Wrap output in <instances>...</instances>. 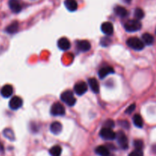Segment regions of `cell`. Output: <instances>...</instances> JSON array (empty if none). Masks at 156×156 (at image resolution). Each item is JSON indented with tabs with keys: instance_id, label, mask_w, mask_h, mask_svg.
Returning <instances> with one entry per match:
<instances>
[{
	"instance_id": "obj_1",
	"label": "cell",
	"mask_w": 156,
	"mask_h": 156,
	"mask_svg": "<svg viewBox=\"0 0 156 156\" xmlns=\"http://www.w3.org/2000/svg\"><path fill=\"white\" fill-rule=\"evenodd\" d=\"M61 100L64 102V103L66 104L68 106H73V105L76 104V99L74 97V94H73V91H65L64 92H62L61 94Z\"/></svg>"
},
{
	"instance_id": "obj_2",
	"label": "cell",
	"mask_w": 156,
	"mask_h": 156,
	"mask_svg": "<svg viewBox=\"0 0 156 156\" xmlns=\"http://www.w3.org/2000/svg\"><path fill=\"white\" fill-rule=\"evenodd\" d=\"M126 44L135 50H142L144 48V43L137 37H130L126 41Z\"/></svg>"
},
{
	"instance_id": "obj_3",
	"label": "cell",
	"mask_w": 156,
	"mask_h": 156,
	"mask_svg": "<svg viewBox=\"0 0 156 156\" xmlns=\"http://www.w3.org/2000/svg\"><path fill=\"white\" fill-rule=\"evenodd\" d=\"M125 29L128 32H135L140 30L142 27V24L138 20H129L126 21L124 25Z\"/></svg>"
},
{
	"instance_id": "obj_4",
	"label": "cell",
	"mask_w": 156,
	"mask_h": 156,
	"mask_svg": "<svg viewBox=\"0 0 156 156\" xmlns=\"http://www.w3.org/2000/svg\"><path fill=\"white\" fill-rule=\"evenodd\" d=\"M50 114L53 116H62L66 114V110L61 103L56 102L53 104L50 109Z\"/></svg>"
},
{
	"instance_id": "obj_5",
	"label": "cell",
	"mask_w": 156,
	"mask_h": 156,
	"mask_svg": "<svg viewBox=\"0 0 156 156\" xmlns=\"http://www.w3.org/2000/svg\"><path fill=\"white\" fill-rule=\"evenodd\" d=\"M100 136L105 140H114L116 138V133L111 128H102L100 131Z\"/></svg>"
},
{
	"instance_id": "obj_6",
	"label": "cell",
	"mask_w": 156,
	"mask_h": 156,
	"mask_svg": "<svg viewBox=\"0 0 156 156\" xmlns=\"http://www.w3.org/2000/svg\"><path fill=\"white\" fill-rule=\"evenodd\" d=\"M115 139H117V143H118V145L120 146V147L121 148V149H128V140L124 133L121 132V131L118 132L116 134Z\"/></svg>"
},
{
	"instance_id": "obj_7",
	"label": "cell",
	"mask_w": 156,
	"mask_h": 156,
	"mask_svg": "<svg viewBox=\"0 0 156 156\" xmlns=\"http://www.w3.org/2000/svg\"><path fill=\"white\" fill-rule=\"evenodd\" d=\"M74 91L78 95H83L88 91V85L84 82H79L75 85Z\"/></svg>"
},
{
	"instance_id": "obj_8",
	"label": "cell",
	"mask_w": 156,
	"mask_h": 156,
	"mask_svg": "<svg viewBox=\"0 0 156 156\" xmlns=\"http://www.w3.org/2000/svg\"><path fill=\"white\" fill-rule=\"evenodd\" d=\"M22 99L18 96H15L9 101V107L12 110H18L22 106Z\"/></svg>"
},
{
	"instance_id": "obj_9",
	"label": "cell",
	"mask_w": 156,
	"mask_h": 156,
	"mask_svg": "<svg viewBox=\"0 0 156 156\" xmlns=\"http://www.w3.org/2000/svg\"><path fill=\"white\" fill-rule=\"evenodd\" d=\"M101 31L103 32L106 35H111L113 33H114V26L111 24V22H104L103 24H101Z\"/></svg>"
},
{
	"instance_id": "obj_10",
	"label": "cell",
	"mask_w": 156,
	"mask_h": 156,
	"mask_svg": "<svg viewBox=\"0 0 156 156\" xmlns=\"http://www.w3.org/2000/svg\"><path fill=\"white\" fill-rule=\"evenodd\" d=\"M57 45L60 50H67L70 48L71 44H70L69 41L66 37H62L58 41Z\"/></svg>"
},
{
	"instance_id": "obj_11",
	"label": "cell",
	"mask_w": 156,
	"mask_h": 156,
	"mask_svg": "<svg viewBox=\"0 0 156 156\" xmlns=\"http://www.w3.org/2000/svg\"><path fill=\"white\" fill-rule=\"evenodd\" d=\"M77 48L82 52H87L91 49V44L88 41H77Z\"/></svg>"
},
{
	"instance_id": "obj_12",
	"label": "cell",
	"mask_w": 156,
	"mask_h": 156,
	"mask_svg": "<svg viewBox=\"0 0 156 156\" xmlns=\"http://www.w3.org/2000/svg\"><path fill=\"white\" fill-rule=\"evenodd\" d=\"M114 73V70L112 67L111 66H106L103 67V68L101 69L98 72V76L100 77V79H105L106 76H108V75L112 74Z\"/></svg>"
},
{
	"instance_id": "obj_13",
	"label": "cell",
	"mask_w": 156,
	"mask_h": 156,
	"mask_svg": "<svg viewBox=\"0 0 156 156\" xmlns=\"http://www.w3.org/2000/svg\"><path fill=\"white\" fill-rule=\"evenodd\" d=\"M13 93V88L11 85H5L1 89V94L2 97L8 98L11 97Z\"/></svg>"
},
{
	"instance_id": "obj_14",
	"label": "cell",
	"mask_w": 156,
	"mask_h": 156,
	"mask_svg": "<svg viewBox=\"0 0 156 156\" xmlns=\"http://www.w3.org/2000/svg\"><path fill=\"white\" fill-rule=\"evenodd\" d=\"M9 5L11 10L15 13H18L21 10V5L18 0H9Z\"/></svg>"
},
{
	"instance_id": "obj_15",
	"label": "cell",
	"mask_w": 156,
	"mask_h": 156,
	"mask_svg": "<svg viewBox=\"0 0 156 156\" xmlns=\"http://www.w3.org/2000/svg\"><path fill=\"white\" fill-rule=\"evenodd\" d=\"M88 85H89L90 88L92 90L94 93H98L100 91V87H99V83L98 80L94 78H91V79H88Z\"/></svg>"
},
{
	"instance_id": "obj_16",
	"label": "cell",
	"mask_w": 156,
	"mask_h": 156,
	"mask_svg": "<svg viewBox=\"0 0 156 156\" xmlns=\"http://www.w3.org/2000/svg\"><path fill=\"white\" fill-rule=\"evenodd\" d=\"M62 126L59 122H53L51 125H50V131L52 133L57 135V134L60 133L62 131Z\"/></svg>"
},
{
	"instance_id": "obj_17",
	"label": "cell",
	"mask_w": 156,
	"mask_h": 156,
	"mask_svg": "<svg viewBox=\"0 0 156 156\" xmlns=\"http://www.w3.org/2000/svg\"><path fill=\"white\" fill-rule=\"evenodd\" d=\"M65 6L70 12H75L78 9V3L76 0H65Z\"/></svg>"
},
{
	"instance_id": "obj_18",
	"label": "cell",
	"mask_w": 156,
	"mask_h": 156,
	"mask_svg": "<svg viewBox=\"0 0 156 156\" xmlns=\"http://www.w3.org/2000/svg\"><path fill=\"white\" fill-rule=\"evenodd\" d=\"M95 152L100 156H108L110 155L109 149L105 146H99L96 148Z\"/></svg>"
},
{
	"instance_id": "obj_19",
	"label": "cell",
	"mask_w": 156,
	"mask_h": 156,
	"mask_svg": "<svg viewBox=\"0 0 156 156\" xmlns=\"http://www.w3.org/2000/svg\"><path fill=\"white\" fill-rule=\"evenodd\" d=\"M143 42L146 45H152L154 42V37L152 34L149 33H145L143 34Z\"/></svg>"
},
{
	"instance_id": "obj_20",
	"label": "cell",
	"mask_w": 156,
	"mask_h": 156,
	"mask_svg": "<svg viewBox=\"0 0 156 156\" xmlns=\"http://www.w3.org/2000/svg\"><path fill=\"white\" fill-rule=\"evenodd\" d=\"M114 12L117 14V15H118L120 18H124L127 15L128 12L125 8L122 7V6H117V7L114 9Z\"/></svg>"
},
{
	"instance_id": "obj_21",
	"label": "cell",
	"mask_w": 156,
	"mask_h": 156,
	"mask_svg": "<svg viewBox=\"0 0 156 156\" xmlns=\"http://www.w3.org/2000/svg\"><path fill=\"white\" fill-rule=\"evenodd\" d=\"M18 24L17 21H14L10 25L6 27V31L9 34H15L18 31Z\"/></svg>"
},
{
	"instance_id": "obj_22",
	"label": "cell",
	"mask_w": 156,
	"mask_h": 156,
	"mask_svg": "<svg viewBox=\"0 0 156 156\" xmlns=\"http://www.w3.org/2000/svg\"><path fill=\"white\" fill-rule=\"evenodd\" d=\"M133 123L136 126L139 128H142L143 126V120L140 114H136L133 117Z\"/></svg>"
},
{
	"instance_id": "obj_23",
	"label": "cell",
	"mask_w": 156,
	"mask_h": 156,
	"mask_svg": "<svg viewBox=\"0 0 156 156\" xmlns=\"http://www.w3.org/2000/svg\"><path fill=\"white\" fill-rule=\"evenodd\" d=\"M62 153V148L59 146H54L50 149V154L51 156H60Z\"/></svg>"
},
{
	"instance_id": "obj_24",
	"label": "cell",
	"mask_w": 156,
	"mask_h": 156,
	"mask_svg": "<svg viewBox=\"0 0 156 156\" xmlns=\"http://www.w3.org/2000/svg\"><path fill=\"white\" fill-rule=\"evenodd\" d=\"M3 133L4 136L6 138L9 139V140H15V135H14V133L12 129H5L3 131Z\"/></svg>"
},
{
	"instance_id": "obj_25",
	"label": "cell",
	"mask_w": 156,
	"mask_h": 156,
	"mask_svg": "<svg viewBox=\"0 0 156 156\" xmlns=\"http://www.w3.org/2000/svg\"><path fill=\"white\" fill-rule=\"evenodd\" d=\"M134 15H135V18H136V20H141L143 19V17H144L145 14L144 12L141 9H136L135 10V13H134Z\"/></svg>"
},
{
	"instance_id": "obj_26",
	"label": "cell",
	"mask_w": 156,
	"mask_h": 156,
	"mask_svg": "<svg viewBox=\"0 0 156 156\" xmlns=\"http://www.w3.org/2000/svg\"><path fill=\"white\" fill-rule=\"evenodd\" d=\"M133 145H134V147H135L136 149H137V150H143V146H144L143 142L140 140H135L133 143Z\"/></svg>"
},
{
	"instance_id": "obj_27",
	"label": "cell",
	"mask_w": 156,
	"mask_h": 156,
	"mask_svg": "<svg viewBox=\"0 0 156 156\" xmlns=\"http://www.w3.org/2000/svg\"><path fill=\"white\" fill-rule=\"evenodd\" d=\"M129 156H143V150H137V149H136L133 152L129 153Z\"/></svg>"
},
{
	"instance_id": "obj_28",
	"label": "cell",
	"mask_w": 156,
	"mask_h": 156,
	"mask_svg": "<svg viewBox=\"0 0 156 156\" xmlns=\"http://www.w3.org/2000/svg\"><path fill=\"white\" fill-rule=\"evenodd\" d=\"M114 126V121H113L112 120H107L106 122H105V127L111 128V129H112Z\"/></svg>"
},
{
	"instance_id": "obj_29",
	"label": "cell",
	"mask_w": 156,
	"mask_h": 156,
	"mask_svg": "<svg viewBox=\"0 0 156 156\" xmlns=\"http://www.w3.org/2000/svg\"><path fill=\"white\" fill-rule=\"evenodd\" d=\"M135 108H136V105L135 104H133V105H131L130 106L128 107L127 109L126 110V113L128 114H132V113L134 111V110H135Z\"/></svg>"
},
{
	"instance_id": "obj_30",
	"label": "cell",
	"mask_w": 156,
	"mask_h": 156,
	"mask_svg": "<svg viewBox=\"0 0 156 156\" xmlns=\"http://www.w3.org/2000/svg\"><path fill=\"white\" fill-rule=\"evenodd\" d=\"M120 124H121L122 126H123V127L124 128H129V123H128L127 121H126V120H122V121H120Z\"/></svg>"
},
{
	"instance_id": "obj_31",
	"label": "cell",
	"mask_w": 156,
	"mask_h": 156,
	"mask_svg": "<svg viewBox=\"0 0 156 156\" xmlns=\"http://www.w3.org/2000/svg\"><path fill=\"white\" fill-rule=\"evenodd\" d=\"M3 151H4V148H3L2 144L0 143V152H3Z\"/></svg>"
},
{
	"instance_id": "obj_32",
	"label": "cell",
	"mask_w": 156,
	"mask_h": 156,
	"mask_svg": "<svg viewBox=\"0 0 156 156\" xmlns=\"http://www.w3.org/2000/svg\"><path fill=\"white\" fill-rule=\"evenodd\" d=\"M153 151H154V152H155V153H156V146H153Z\"/></svg>"
},
{
	"instance_id": "obj_33",
	"label": "cell",
	"mask_w": 156,
	"mask_h": 156,
	"mask_svg": "<svg viewBox=\"0 0 156 156\" xmlns=\"http://www.w3.org/2000/svg\"><path fill=\"white\" fill-rule=\"evenodd\" d=\"M108 156H112L111 155H108Z\"/></svg>"
}]
</instances>
